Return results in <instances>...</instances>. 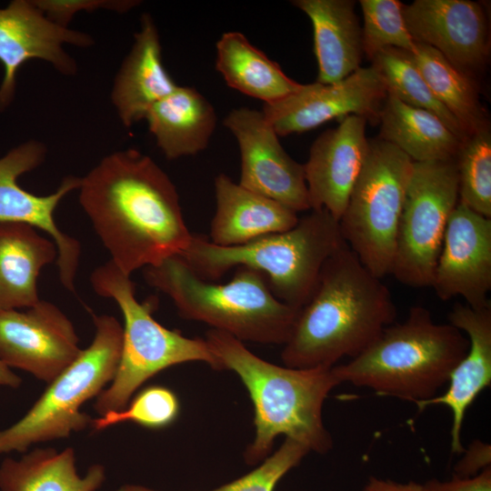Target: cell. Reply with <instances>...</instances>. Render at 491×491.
<instances>
[{
	"label": "cell",
	"mask_w": 491,
	"mask_h": 491,
	"mask_svg": "<svg viewBox=\"0 0 491 491\" xmlns=\"http://www.w3.org/2000/svg\"><path fill=\"white\" fill-rule=\"evenodd\" d=\"M79 203L110 261L128 276L181 255L192 238L175 185L135 149L105 156L81 178Z\"/></svg>",
	"instance_id": "obj_1"
},
{
	"label": "cell",
	"mask_w": 491,
	"mask_h": 491,
	"mask_svg": "<svg viewBox=\"0 0 491 491\" xmlns=\"http://www.w3.org/2000/svg\"><path fill=\"white\" fill-rule=\"evenodd\" d=\"M396 316L387 286L345 244L324 265L281 359L293 368L332 367L364 352Z\"/></svg>",
	"instance_id": "obj_2"
},
{
	"label": "cell",
	"mask_w": 491,
	"mask_h": 491,
	"mask_svg": "<svg viewBox=\"0 0 491 491\" xmlns=\"http://www.w3.org/2000/svg\"><path fill=\"white\" fill-rule=\"evenodd\" d=\"M205 341L223 369L240 377L252 400L256 436L244 454L246 464L256 465L267 457L281 435L318 454L332 448L322 410L330 391L341 384L334 366H280L258 357L230 334L215 329L206 332Z\"/></svg>",
	"instance_id": "obj_3"
},
{
	"label": "cell",
	"mask_w": 491,
	"mask_h": 491,
	"mask_svg": "<svg viewBox=\"0 0 491 491\" xmlns=\"http://www.w3.org/2000/svg\"><path fill=\"white\" fill-rule=\"evenodd\" d=\"M469 347L461 330L437 324L421 306L386 326L376 340L349 362L334 366L340 383L372 389L416 405L437 396Z\"/></svg>",
	"instance_id": "obj_4"
},
{
	"label": "cell",
	"mask_w": 491,
	"mask_h": 491,
	"mask_svg": "<svg viewBox=\"0 0 491 491\" xmlns=\"http://www.w3.org/2000/svg\"><path fill=\"white\" fill-rule=\"evenodd\" d=\"M338 220L325 209L311 210L291 229L235 246H220L192 235L179 256L192 271L213 282L233 267L265 275L275 296L301 309L311 298L324 265L343 245Z\"/></svg>",
	"instance_id": "obj_5"
},
{
	"label": "cell",
	"mask_w": 491,
	"mask_h": 491,
	"mask_svg": "<svg viewBox=\"0 0 491 491\" xmlns=\"http://www.w3.org/2000/svg\"><path fill=\"white\" fill-rule=\"evenodd\" d=\"M145 282L165 294L185 319L203 322L212 329L244 342L285 345L301 309L275 296L264 274L237 267L225 284L197 276L174 256L145 268Z\"/></svg>",
	"instance_id": "obj_6"
},
{
	"label": "cell",
	"mask_w": 491,
	"mask_h": 491,
	"mask_svg": "<svg viewBox=\"0 0 491 491\" xmlns=\"http://www.w3.org/2000/svg\"><path fill=\"white\" fill-rule=\"evenodd\" d=\"M90 282L98 296L116 302L125 321L115 376L94 404L100 416L124 409L141 385L169 366L201 361L224 370L205 339L185 337L159 324L152 316L155 302H139L130 276L113 262L96 267Z\"/></svg>",
	"instance_id": "obj_7"
},
{
	"label": "cell",
	"mask_w": 491,
	"mask_h": 491,
	"mask_svg": "<svg viewBox=\"0 0 491 491\" xmlns=\"http://www.w3.org/2000/svg\"><path fill=\"white\" fill-rule=\"evenodd\" d=\"M95 337L57 376L27 413L0 430V455L25 452L33 444L68 437L91 426L80 407L114 379L119 363L123 327L112 316L93 315Z\"/></svg>",
	"instance_id": "obj_8"
},
{
	"label": "cell",
	"mask_w": 491,
	"mask_h": 491,
	"mask_svg": "<svg viewBox=\"0 0 491 491\" xmlns=\"http://www.w3.org/2000/svg\"><path fill=\"white\" fill-rule=\"evenodd\" d=\"M413 161L380 137L368 153L338 220L342 236L375 276L391 274L398 224Z\"/></svg>",
	"instance_id": "obj_9"
},
{
	"label": "cell",
	"mask_w": 491,
	"mask_h": 491,
	"mask_svg": "<svg viewBox=\"0 0 491 491\" xmlns=\"http://www.w3.org/2000/svg\"><path fill=\"white\" fill-rule=\"evenodd\" d=\"M458 202L456 159L413 162L391 269L398 282L431 286L447 221Z\"/></svg>",
	"instance_id": "obj_10"
},
{
	"label": "cell",
	"mask_w": 491,
	"mask_h": 491,
	"mask_svg": "<svg viewBox=\"0 0 491 491\" xmlns=\"http://www.w3.org/2000/svg\"><path fill=\"white\" fill-rule=\"evenodd\" d=\"M387 95L375 68L360 66L336 83L301 84L287 96L264 104L262 113L276 135L285 136L350 115L377 122Z\"/></svg>",
	"instance_id": "obj_11"
},
{
	"label": "cell",
	"mask_w": 491,
	"mask_h": 491,
	"mask_svg": "<svg viewBox=\"0 0 491 491\" xmlns=\"http://www.w3.org/2000/svg\"><path fill=\"white\" fill-rule=\"evenodd\" d=\"M46 151L42 142L30 140L0 158V222L22 223L48 234L57 246L60 281L67 290L74 292L80 244L60 230L54 213L68 193L79 189L81 178L65 177L57 190L48 195H34L17 184L21 175L35 169L44 162Z\"/></svg>",
	"instance_id": "obj_12"
},
{
	"label": "cell",
	"mask_w": 491,
	"mask_h": 491,
	"mask_svg": "<svg viewBox=\"0 0 491 491\" xmlns=\"http://www.w3.org/2000/svg\"><path fill=\"white\" fill-rule=\"evenodd\" d=\"M223 125L235 136L241 155L239 185L298 213L310 210L304 165L283 148L262 111L231 110Z\"/></svg>",
	"instance_id": "obj_13"
},
{
	"label": "cell",
	"mask_w": 491,
	"mask_h": 491,
	"mask_svg": "<svg viewBox=\"0 0 491 491\" xmlns=\"http://www.w3.org/2000/svg\"><path fill=\"white\" fill-rule=\"evenodd\" d=\"M78 342L70 319L50 302L0 312V360L48 384L78 357Z\"/></svg>",
	"instance_id": "obj_14"
},
{
	"label": "cell",
	"mask_w": 491,
	"mask_h": 491,
	"mask_svg": "<svg viewBox=\"0 0 491 491\" xmlns=\"http://www.w3.org/2000/svg\"><path fill=\"white\" fill-rule=\"evenodd\" d=\"M93 44L90 35L53 22L33 0H14L0 8V62L4 67L0 112L14 100L16 73L24 63L41 59L59 73L74 75L77 71L76 62L65 50V45L89 47Z\"/></svg>",
	"instance_id": "obj_15"
},
{
	"label": "cell",
	"mask_w": 491,
	"mask_h": 491,
	"mask_svg": "<svg viewBox=\"0 0 491 491\" xmlns=\"http://www.w3.org/2000/svg\"><path fill=\"white\" fill-rule=\"evenodd\" d=\"M431 287L443 301L461 296L472 308L491 306V218L458 202L447 221Z\"/></svg>",
	"instance_id": "obj_16"
},
{
	"label": "cell",
	"mask_w": 491,
	"mask_h": 491,
	"mask_svg": "<svg viewBox=\"0 0 491 491\" xmlns=\"http://www.w3.org/2000/svg\"><path fill=\"white\" fill-rule=\"evenodd\" d=\"M406 27L416 43L438 51L466 72L481 66L489 54L483 6L469 0H415L404 5Z\"/></svg>",
	"instance_id": "obj_17"
},
{
	"label": "cell",
	"mask_w": 491,
	"mask_h": 491,
	"mask_svg": "<svg viewBox=\"0 0 491 491\" xmlns=\"http://www.w3.org/2000/svg\"><path fill=\"white\" fill-rule=\"evenodd\" d=\"M366 124L362 116L346 115L312 144L304 164L310 210L325 209L340 219L367 156Z\"/></svg>",
	"instance_id": "obj_18"
},
{
	"label": "cell",
	"mask_w": 491,
	"mask_h": 491,
	"mask_svg": "<svg viewBox=\"0 0 491 491\" xmlns=\"http://www.w3.org/2000/svg\"><path fill=\"white\" fill-rule=\"evenodd\" d=\"M449 324L465 333L469 347L450 374L445 393L416 405L419 411L444 405L452 413L451 452L461 454V430L466 413L476 396L491 383V306L472 308L456 304L448 315Z\"/></svg>",
	"instance_id": "obj_19"
},
{
	"label": "cell",
	"mask_w": 491,
	"mask_h": 491,
	"mask_svg": "<svg viewBox=\"0 0 491 491\" xmlns=\"http://www.w3.org/2000/svg\"><path fill=\"white\" fill-rule=\"evenodd\" d=\"M177 85L162 61L160 37L149 14L141 17L135 41L114 80L111 100L122 124L129 128Z\"/></svg>",
	"instance_id": "obj_20"
},
{
	"label": "cell",
	"mask_w": 491,
	"mask_h": 491,
	"mask_svg": "<svg viewBox=\"0 0 491 491\" xmlns=\"http://www.w3.org/2000/svg\"><path fill=\"white\" fill-rule=\"evenodd\" d=\"M215 211L210 241L220 246H241L259 237L287 231L298 222L286 205L235 183L225 174L214 181Z\"/></svg>",
	"instance_id": "obj_21"
},
{
	"label": "cell",
	"mask_w": 491,
	"mask_h": 491,
	"mask_svg": "<svg viewBox=\"0 0 491 491\" xmlns=\"http://www.w3.org/2000/svg\"><path fill=\"white\" fill-rule=\"evenodd\" d=\"M310 19L321 84L339 82L360 67L362 30L351 0H295Z\"/></svg>",
	"instance_id": "obj_22"
},
{
	"label": "cell",
	"mask_w": 491,
	"mask_h": 491,
	"mask_svg": "<svg viewBox=\"0 0 491 491\" xmlns=\"http://www.w3.org/2000/svg\"><path fill=\"white\" fill-rule=\"evenodd\" d=\"M57 256L55 242L36 228L0 222V312L35 306L40 300L38 276Z\"/></svg>",
	"instance_id": "obj_23"
},
{
	"label": "cell",
	"mask_w": 491,
	"mask_h": 491,
	"mask_svg": "<svg viewBox=\"0 0 491 491\" xmlns=\"http://www.w3.org/2000/svg\"><path fill=\"white\" fill-rule=\"evenodd\" d=\"M145 119L157 146L169 160L205 150L217 123L213 105L202 94L194 87L179 85L155 104Z\"/></svg>",
	"instance_id": "obj_24"
},
{
	"label": "cell",
	"mask_w": 491,
	"mask_h": 491,
	"mask_svg": "<svg viewBox=\"0 0 491 491\" xmlns=\"http://www.w3.org/2000/svg\"><path fill=\"white\" fill-rule=\"evenodd\" d=\"M105 480L100 464L89 466L85 476L75 467L71 447L35 448L19 460L5 458L0 465V491H96Z\"/></svg>",
	"instance_id": "obj_25"
},
{
	"label": "cell",
	"mask_w": 491,
	"mask_h": 491,
	"mask_svg": "<svg viewBox=\"0 0 491 491\" xmlns=\"http://www.w3.org/2000/svg\"><path fill=\"white\" fill-rule=\"evenodd\" d=\"M380 138L413 162L456 159L462 141L436 115L404 104L391 95L379 115Z\"/></svg>",
	"instance_id": "obj_26"
},
{
	"label": "cell",
	"mask_w": 491,
	"mask_h": 491,
	"mask_svg": "<svg viewBox=\"0 0 491 491\" xmlns=\"http://www.w3.org/2000/svg\"><path fill=\"white\" fill-rule=\"evenodd\" d=\"M215 68L228 86L264 104L284 98L301 86L240 32L221 35L216 43Z\"/></svg>",
	"instance_id": "obj_27"
},
{
	"label": "cell",
	"mask_w": 491,
	"mask_h": 491,
	"mask_svg": "<svg viewBox=\"0 0 491 491\" xmlns=\"http://www.w3.org/2000/svg\"><path fill=\"white\" fill-rule=\"evenodd\" d=\"M411 55L434 95L456 117L467 137L487 128L477 91L466 72L426 45L416 43Z\"/></svg>",
	"instance_id": "obj_28"
},
{
	"label": "cell",
	"mask_w": 491,
	"mask_h": 491,
	"mask_svg": "<svg viewBox=\"0 0 491 491\" xmlns=\"http://www.w3.org/2000/svg\"><path fill=\"white\" fill-rule=\"evenodd\" d=\"M371 61L388 95L436 115L462 142L467 138L459 122L432 93L411 53L388 47L377 53Z\"/></svg>",
	"instance_id": "obj_29"
},
{
	"label": "cell",
	"mask_w": 491,
	"mask_h": 491,
	"mask_svg": "<svg viewBox=\"0 0 491 491\" xmlns=\"http://www.w3.org/2000/svg\"><path fill=\"white\" fill-rule=\"evenodd\" d=\"M459 202L491 218V135L488 128L468 136L456 157Z\"/></svg>",
	"instance_id": "obj_30"
},
{
	"label": "cell",
	"mask_w": 491,
	"mask_h": 491,
	"mask_svg": "<svg viewBox=\"0 0 491 491\" xmlns=\"http://www.w3.org/2000/svg\"><path fill=\"white\" fill-rule=\"evenodd\" d=\"M363 54L370 60L380 51L397 48L412 53L416 42L406 27L404 4L397 0H361Z\"/></svg>",
	"instance_id": "obj_31"
},
{
	"label": "cell",
	"mask_w": 491,
	"mask_h": 491,
	"mask_svg": "<svg viewBox=\"0 0 491 491\" xmlns=\"http://www.w3.org/2000/svg\"><path fill=\"white\" fill-rule=\"evenodd\" d=\"M180 405L176 395L162 386L145 388L118 411H109L93 419L95 431L124 422H133L146 428L160 429L171 425L179 415Z\"/></svg>",
	"instance_id": "obj_32"
},
{
	"label": "cell",
	"mask_w": 491,
	"mask_h": 491,
	"mask_svg": "<svg viewBox=\"0 0 491 491\" xmlns=\"http://www.w3.org/2000/svg\"><path fill=\"white\" fill-rule=\"evenodd\" d=\"M309 452L305 445L286 437L279 448L254 470L210 491H274L279 480Z\"/></svg>",
	"instance_id": "obj_33"
},
{
	"label": "cell",
	"mask_w": 491,
	"mask_h": 491,
	"mask_svg": "<svg viewBox=\"0 0 491 491\" xmlns=\"http://www.w3.org/2000/svg\"><path fill=\"white\" fill-rule=\"evenodd\" d=\"M35 5L53 22L68 27L75 15L81 11L107 9L127 12L139 5L135 0H34Z\"/></svg>",
	"instance_id": "obj_34"
},
{
	"label": "cell",
	"mask_w": 491,
	"mask_h": 491,
	"mask_svg": "<svg viewBox=\"0 0 491 491\" xmlns=\"http://www.w3.org/2000/svg\"><path fill=\"white\" fill-rule=\"evenodd\" d=\"M416 491H491V467L470 477L453 476L448 481L430 479L416 485Z\"/></svg>",
	"instance_id": "obj_35"
},
{
	"label": "cell",
	"mask_w": 491,
	"mask_h": 491,
	"mask_svg": "<svg viewBox=\"0 0 491 491\" xmlns=\"http://www.w3.org/2000/svg\"><path fill=\"white\" fill-rule=\"evenodd\" d=\"M463 453L465 456L456 464L454 476L470 477L490 466L491 451L488 444L475 441Z\"/></svg>",
	"instance_id": "obj_36"
},
{
	"label": "cell",
	"mask_w": 491,
	"mask_h": 491,
	"mask_svg": "<svg viewBox=\"0 0 491 491\" xmlns=\"http://www.w3.org/2000/svg\"><path fill=\"white\" fill-rule=\"evenodd\" d=\"M416 482L399 483L389 479L371 476L364 491H416Z\"/></svg>",
	"instance_id": "obj_37"
},
{
	"label": "cell",
	"mask_w": 491,
	"mask_h": 491,
	"mask_svg": "<svg viewBox=\"0 0 491 491\" xmlns=\"http://www.w3.org/2000/svg\"><path fill=\"white\" fill-rule=\"evenodd\" d=\"M21 383V378L0 360V386L16 388Z\"/></svg>",
	"instance_id": "obj_38"
},
{
	"label": "cell",
	"mask_w": 491,
	"mask_h": 491,
	"mask_svg": "<svg viewBox=\"0 0 491 491\" xmlns=\"http://www.w3.org/2000/svg\"><path fill=\"white\" fill-rule=\"evenodd\" d=\"M115 491H157V490H154L152 488L140 486V485L126 484V485H123L119 486Z\"/></svg>",
	"instance_id": "obj_39"
}]
</instances>
